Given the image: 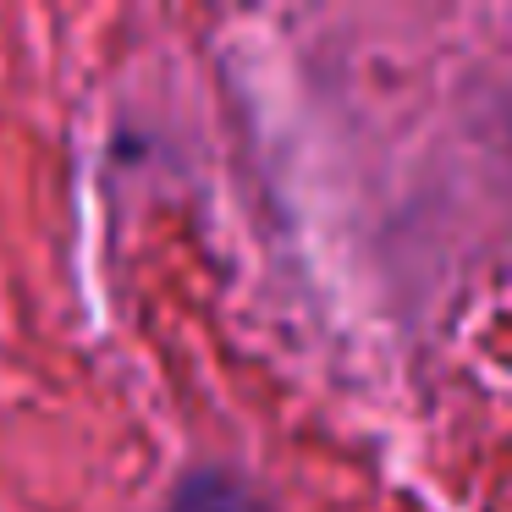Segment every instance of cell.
<instances>
[{"instance_id":"obj_1","label":"cell","mask_w":512,"mask_h":512,"mask_svg":"<svg viewBox=\"0 0 512 512\" xmlns=\"http://www.w3.org/2000/svg\"><path fill=\"white\" fill-rule=\"evenodd\" d=\"M171 512H259V501L237 485L232 474H215V468H199L177 485V501Z\"/></svg>"}]
</instances>
